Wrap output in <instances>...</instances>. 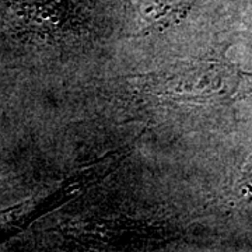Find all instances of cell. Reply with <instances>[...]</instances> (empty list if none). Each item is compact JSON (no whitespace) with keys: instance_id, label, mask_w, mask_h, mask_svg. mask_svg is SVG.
Here are the masks:
<instances>
[{"instance_id":"obj_1","label":"cell","mask_w":252,"mask_h":252,"mask_svg":"<svg viewBox=\"0 0 252 252\" xmlns=\"http://www.w3.org/2000/svg\"><path fill=\"white\" fill-rule=\"evenodd\" d=\"M234 73L220 63H202L167 72L150 73L142 79L146 90L172 101H206L223 98L235 89Z\"/></svg>"},{"instance_id":"obj_2","label":"cell","mask_w":252,"mask_h":252,"mask_svg":"<svg viewBox=\"0 0 252 252\" xmlns=\"http://www.w3.org/2000/svg\"><path fill=\"white\" fill-rule=\"evenodd\" d=\"M16 20L21 31L48 41L81 31L86 13L80 0H17Z\"/></svg>"},{"instance_id":"obj_3","label":"cell","mask_w":252,"mask_h":252,"mask_svg":"<svg viewBox=\"0 0 252 252\" xmlns=\"http://www.w3.org/2000/svg\"><path fill=\"white\" fill-rule=\"evenodd\" d=\"M67 237L79 244L104 247H127L139 245L144 241L158 240L162 228L130 220L129 217H102L91 219L73 224Z\"/></svg>"},{"instance_id":"obj_4","label":"cell","mask_w":252,"mask_h":252,"mask_svg":"<svg viewBox=\"0 0 252 252\" xmlns=\"http://www.w3.org/2000/svg\"><path fill=\"white\" fill-rule=\"evenodd\" d=\"M200 0H130L137 17L149 28L165 30L181 23Z\"/></svg>"},{"instance_id":"obj_5","label":"cell","mask_w":252,"mask_h":252,"mask_svg":"<svg viewBox=\"0 0 252 252\" xmlns=\"http://www.w3.org/2000/svg\"><path fill=\"white\" fill-rule=\"evenodd\" d=\"M238 190L243 196L252 199V156L244 165L241 177L238 181Z\"/></svg>"}]
</instances>
